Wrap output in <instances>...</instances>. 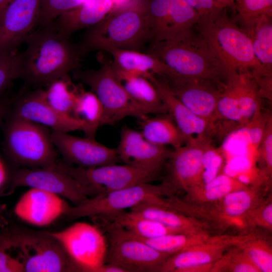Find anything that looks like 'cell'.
<instances>
[{
  "mask_svg": "<svg viewBox=\"0 0 272 272\" xmlns=\"http://www.w3.org/2000/svg\"><path fill=\"white\" fill-rule=\"evenodd\" d=\"M212 140V138L208 136L192 138L184 145L173 149L168 161L169 174L165 181L175 192L178 190L186 192L202 185V155Z\"/></svg>",
  "mask_w": 272,
  "mask_h": 272,
  "instance_id": "5bb4252c",
  "label": "cell"
},
{
  "mask_svg": "<svg viewBox=\"0 0 272 272\" xmlns=\"http://www.w3.org/2000/svg\"><path fill=\"white\" fill-rule=\"evenodd\" d=\"M50 233L62 244L77 271L98 272L105 263L108 244L105 235L97 225L77 222Z\"/></svg>",
  "mask_w": 272,
  "mask_h": 272,
  "instance_id": "8fae6325",
  "label": "cell"
},
{
  "mask_svg": "<svg viewBox=\"0 0 272 272\" xmlns=\"http://www.w3.org/2000/svg\"><path fill=\"white\" fill-rule=\"evenodd\" d=\"M233 8L236 11L235 21L247 32L260 16H272V0H236Z\"/></svg>",
  "mask_w": 272,
  "mask_h": 272,
  "instance_id": "74e56055",
  "label": "cell"
},
{
  "mask_svg": "<svg viewBox=\"0 0 272 272\" xmlns=\"http://www.w3.org/2000/svg\"><path fill=\"white\" fill-rule=\"evenodd\" d=\"M197 11L199 15V21L211 19L222 10H219L216 8L214 0H198Z\"/></svg>",
  "mask_w": 272,
  "mask_h": 272,
  "instance_id": "c3c4849f",
  "label": "cell"
},
{
  "mask_svg": "<svg viewBox=\"0 0 272 272\" xmlns=\"http://www.w3.org/2000/svg\"><path fill=\"white\" fill-rule=\"evenodd\" d=\"M260 188L250 186L233 191L216 201L206 203V207L212 212L225 216L246 215L262 202Z\"/></svg>",
  "mask_w": 272,
  "mask_h": 272,
  "instance_id": "4316f807",
  "label": "cell"
},
{
  "mask_svg": "<svg viewBox=\"0 0 272 272\" xmlns=\"http://www.w3.org/2000/svg\"><path fill=\"white\" fill-rule=\"evenodd\" d=\"M94 219L107 235L106 263L118 265L126 272L160 271L171 255L157 250L120 227L98 217Z\"/></svg>",
  "mask_w": 272,
  "mask_h": 272,
  "instance_id": "ba28073f",
  "label": "cell"
},
{
  "mask_svg": "<svg viewBox=\"0 0 272 272\" xmlns=\"http://www.w3.org/2000/svg\"><path fill=\"white\" fill-rule=\"evenodd\" d=\"M96 217L120 227L142 239H153L168 234L187 233L167 226L130 210L129 212L124 210Z\"/></svg>",
  "mask_w": 272,
  "mask_h": 272,
  "instance_id": "cb8c5ba5",
  "label": "cell"
},
{
  "mask_svg": "<svg viewBox=\"0 0 272 272\" xmlns=\"http://www.w3.org/2000/svg\"><path fill=\"white\" fill-rule=\"evenodd\" d=\"M242 126L261 109L262 98L257 84L249 71L232 72Z\"/></svg>",
  "mask_w": 272,
  "mask_h": 272,
  "instance_id": "83f0119b",
  "label": "cell"
},
{
  "mask_svg": "<svg viewBox=\"0 0 272 272\" xmlns=\"http://www.w3.org/2000/svg\"><path fill=\"white\" fill-rule=\"evenodd\" d=\"M48 127L11 115L5 127L4 148L9 158L24 168H53L57 153Z\"/></svg>",
  "mask_w": 272,
  "mask_h": 272,
  "instance_id": "5b68a950",
  "label": "cell"
},
{
  "mask_svg": "<svg viewBox=\"0 0 272 272\" xmlns=\"http://www.w3.org/2000/svg\"><path fill=\"white\" fill-rule=\"evenodd\" d=\"M226 10L211 19L198 21L196 26L227 74L245 71L255 74L268 70L256 58L247 33L230 18Z\"/></svg>",
  "mask_w": 272,
  "mask_h": 272,
  "instance_id": "277c9868",
  "label": "cell"
},
{
  "mask_svg": "<svg viewBox=\"0 0 272 272\" xmlns=\"http://www.w3.org/2000/svg\"><path fill=\"white\" fill-rule=\"evenodd\" d=\"M225 161V155L220 147L215 148L212 143L207 146L202 158L203 169L202 185L211 181L223 172Z\"/></svg>",
  "mask_w": 272,
  "mask_h": 272,
  "instance_id": "b9f144b4",
  "label": "cell"
},
{
  "mask_svg": "<svg viewBox=\"0 0 272 272\" xmlns=\"http://www.w3.org/2000/svg\"><path fill=\"white\" fill-rule=\"evenodd\" d=\"M55 167L86 187L91 197L139 184L151 183L160 176V174L125 164L85 168L58 162Z\"/></svg>",
  "mask_w": 272,
  "mask_h": 272,
  "instance_id": "30bf717a",
  "label": "cell"
},
{
  "mask_svg": "<svg viewBox=\"0 0 272 272\" xmlns=\"http://www.w3.org/2000/svg\"><path fill=\"white\" fill-rule=\"evenodd\" d=\"M41 0H12L0 16V52L14 51L37 25Z\"/></svg>",
  "mask_w": 272,
  "mask_h": 272,
  "instance_id": "e0dca14e",
  "label": "cell"
},
{
  "mask_svg": "<svg viewBox=\"0 0 272 272\" xmlns=\"http://www.w3.org/2000/svg\"><path fill=\"white\" fill-rule=\"evenodd\" d=\"M174 192L164 181L161 184L144 183L86 199L81 204L70 206L64 214L70 220L85 217L104 216L130 209L143 202L172 195Z\"/></svg>",
  "mask_w": 272,
  "mask_h": 272,
  "instance_id": "9c48e42d",
  "label": "cell"
},
{
  "mask_svg": "<svg viewBox=\"0 0 272 272\" xmlns=\"http://www.w3.org/2000/svg\"><path fill=\"white\" fill-rule=\"evenodd\" d=\"M7 178V172L5 167L0 159V188L4 184Z\"/></svg>",
  "mask_w": 272,
  "mask_h": 272,
  "instance_id": "db71d44e",
  "label": "cell"
},
{
  "mask_svg": "<svg viewBox=\"0 0 272 272\" xmlns=\"http://www.w3.org/2000/svg\"><path fill=\"white\" fill-rule=\"evenodd\" d=\"M113 58L112 64L121 81L134 76L153 74L166 78L178 75L155 55L139 50L117 49L109 51Z\"/></svg>",
  "mask_w": 272,
  "mask_h": 272,
  "instance_id": "7402d4cb",
  "label": "cell"
},
{
  "mask_svg": "<svg viewBox=\"0 0 272 272\" xmlns=\"http://www.w3.org/2000/svg\"><path fill=\"white\" fill-rule=\"evenodd\" d=\"M255 158L248 156H236L226 159L223 173L236 178L255 166Z\"/></svg>",
  "mask_w": 272,
  "mask_h": 272,
  "instance_id": "ee69618b",
  "label": "cell"
},
{
  "mask_svg": "<svg viewBox=\"0 0 272 272\" xmlns=\"http://www.w3.org/2000/svg\"><path fill=\"white\" fill-rule=\"evenodd\" d=\"M148 53L179 76L225 82L227 72L205 40L194 28L175 38L150 44Z\"/></svg>",
  "mask_w": 272,
  "mask_h": 272,
  "instance_id": "7a4b0ae2",
  "label": "cell"
},
{
  "mask_svg": "<svg viewBox=\"0 0 272 272\" xmlns=\"http://www.w3.org/2000/svg\"><path fill=\"white\" fill-rule=\"evenodd\" d=\"M211 236L207 231H202L171 234L149 239L138 238L159 251L172 255L206 242Z\"/></svg>",
  "mask_w": 272,
  "mask_h": 272,
  "instance_id": "d6a6232c",
  "label": "cell"
},
{
  "mask_svg": "<svg viewBox=\"0 0 272 272\" xmlns=\"http://www.w3.org/2000/svg\"><path fill=\"white\" fill-rule=\"evenodd\" d=\"M229 250L213 263L211 271L260 272L238 247H233Z\"/></svg>",
  "mask_w": 272,
  "mask_h": 272,
  "instance_id": "f35d334b",
  "label": "cell"
},
{
  "mask_svg": "<svg viewBox=\"0 0 272 272\" xmlns=\"http://www.w3.org/2000/svg\"><path fill=\"white\" fill-rule=\"evenodd\" d=\"M72 116L84 124L85 137L95 139L98 127L103 125L104 111L100 100L92 91L80 87Z\"/></svg>",
  "mask_w": 272,
  "mask_h": 272,
  "instance_id": "f1b7e54d",
  "label": "cell"
},
{
  "mask_svg": "<svg viewBox=\"0 0 272 272\" xmlns=\"http://www.w3.org/2000/svg\"><path fill=\"white\" fill-rule=\"evenodd\" d=\"M122 81L130 97L151 114L168 113L156 88L145 76H131Z\"/></svg>",
  "mask_w": 272,
  "mask_h": 272,
  "instance_id": "4dcf8cb0",
  "label": "cell"
},
{
  "mask_svg": "<svg viewBox=\"0 0 272 272\" xmlns=\"http://www.w3.org/2000/svg\"><path fill=\"white\" fill-rule=\"evenodd\" d=\"M87 0H41L37 25L40 28L53 23L60 14L78 7Z\"/></svg>",
  "mask_w": 272,
  "mask_h": 272,
  "instance_id": "60d3db41",
  "label": "cell"
},
{
  "mask_svg": "<svg viewBox=\"0 0 272 272\" xmlns=\"http://www.w3.org/2000/svg\"><path fill=\"white\" fill-rule=\"evenodd\" d=\"M150 40L145 5H135L105 17L89 28L78 45L82 55L93 50L117 49L140 51Z\"/></svg>",
  "mask_w": 272,
  "mask_h": 272,
  "instance_id": "3957f363",
  "label": "cell"
},
{
  "mask_svg": "<svg viewBox=\"0 0 272 272\" xmlns=\"http://www.w3.org/2000/svg\"><path fill=\"white\" fill-rule=\"evenodd\" d=\"M244 237L245 235L211 236L206 242L171 255L160 271L180 272L187 267L214 263L230 248L238 246Z\"/></svg>",
  "mask_w": 272,
  "mask_h": 272,
  "instance_id": "ffe728a7",
  "label": "cell"
},
{
  "mask_svg": "<svg viewBox=\"0 0 272 272\" xmlns=\"http://www.w3.org/2000/svg\"><path fill=\"white\" fill-rule=\"evenodd\" d=\"M145 76L154 85L168 113L188 139L202 136L212 138L217 134V127L188 109L173 93L166 80H161L153 74H148Z\"/></svg>",
  "mask_w": 272,
  "mask_h": 272,
  "instance_id": "44dd1931",
  "label": "cell"
},
{
  "mask_svg": "<svg viewBox=\"0 0 272 272\" xmlns=\"http://www.w3.org/2000/svg\"><path fill=\"white\" fill-rule=\"evenodd\" d=\"M79 89L68 75L52 82L43 91L45 98L51 106L62 114L72 115Z\"/></svg>",
  "mask_w": 272,
  "mask_h": 272,
  "instance_id": "836d02e7",
  "label": "cell"
},
{
  "mask_svg": "<svg viewBox=\"0 0 272 272\" xmlns=\"http://www.w3.org/2000/svg\"><path fill=\"white\" fill-rule=\"evenodd\" d=\"M261 165L260 170L268 178L272 173V115L270 114L262 137L258 146L255 162Z\"/></svg>",
  "mask_w": 272,
  "mask_h": 272,
  "instance_id": "7bdbcfd3",
  "label": "cell"
},
{
  "mask_svg": "<svg viewBox=\"0 0 272 272\" xmlns=\"http://www.w3.org/2000/svg\"><path fill=\"white\" fill-rule=\"evenodd\" d=\"M98 272H126L121 267L110 263L105 262L98 269Z\"/></svg>",
  "mask_w": 272,
  "mask_h": 272,
  "instance_id": "f907efd6",
  "label": "cell"
},
{
  "mask_svg": "<svg viewBox=\"0 0 272 272\" xmlns=\"http://www.w3.org/2000/svg\"><path fill=\"white\" fill-rule=\"evenodd\" d=\"M216 8L223 10L229 8H233L236 0H214Z\"/></svg>",
  "mask_w": 272,
  "mask_h": 272,
  "instance_id": "816d5d0a",
  "label": "cell"
},
{
  "mask_svg": "<svg viewBox=\"0 0 272 272\" xmlns=\"http://www.w3.org/2000/svg\"><path fill=\"white\" fill-rule=\"evenodd\" d=\"M2 208H0V229L4 225L5 222V218L3 215V213L2 212Z\"/></svg>",
  "mask_w": 272,
  "mask_h": 272,
  "instance_id": "6f0895ef",
  "label": "cell"
},
{
  "mask_svg": "<svg viewBox=\"0 0 272 272\" xmlns=\"http://www.w3.org/2000/svg\"><path fill=\"white\" fill-rule=\"evenodd\" d=\"M10 103L9 100L4 98H0V124L1 122L8 112Z\"/></svg>",
  "mask_w": 272,
  "mask_h": 272,
  "instance_id": "f5cc1de1",
  "label": "cell"
},
{
  "mask_svg": "<svg viewBox=\"0 0 272 272\" xmlns=\"http://www.w3.org/2000/svg\"><path fill=\"white\" fill-rule=\"evenodd\" d=\"M246 32L258 61L264 67L272 70V16H260Z\"/></svg>",
  "mask_w": 272,
  "mask_h": 272,
  "instance_id": "1f68e13d",
  "label": "cell"
},
{
  "mask_svg": "<svg viewBox=\"0 0 272 272\" xmlns=\"http://www.w3.org/2000/svg\"><path fill=\"white\" fill-rule=\"evenodd\" d=\"M199 19L197 10L186 0H170L169 23L165 40L175 38L192 29Z\"/></svg>",
  "mask_w": 272,
  "mask_h": 272,
  "instance_id": "e575fe53",
  "label": "cell"
},
{
  "mask_svg": "<svg viewBox=\"0 0 272 272\" xmlns=\"http://www.w3.org/2000/svg\"><path fill=\"white\" fill-rule=\"evenodd\" d=\"M70 206L61 197L36 188L25 192L15 205L17 216L37 227L50 225L64 215Z\"/></svg>",
  "mask_w": 272,
  "mask_h": 272,
  "instance_id": "d6986e66",
  "label": "cell"
},
{
  "mask_svg": "<svg viewBox=\"0 0 272 272\" xmlns=\"http://www.w3.org/2000/svg\"><path fill=\"white\" fill-rule=\"evenodd\" d=\"M198 12V0H186Z\"/></svg>",
  "mask_w": 272,
  "mask_h": 272,
  "instance_id": "9f6ffc18",
  "label": "cell"
},
{
  "mask_svg": "<svg viewBox=\"0 0 272 272\" xmlns=\"http://www.w3.org/2000/svg\"><path fill=\"white\" fill-rule=\"evenodd\" d=\"M12 0H0V16Z\"/></svg>",
  "mask_w": 272,
  "mask_h": 272,
  "instance_id": "11a10c76",
  "label": "cell"
},
{
  "mask_svg": "<svg viewBox=\"0 0 272 272\" xmlns=\"http://www.w3.org/2000/svg\"><path fill=\"white\" fill-rule=\"evenodd\" d=\"M166 79L170 89L178 99L196 115L218 128L217 106L225 82L181 76Z\"/></svg>",
  "mask_w": 272,
  "mask_h": 272,
  "instance_id": "4fadbf2b",
  "label": "cell"
},
{
  "mask_svg": "<svg viewBox=\"0 0 272 272\" xmlns=\"http://www.w3.org/2000/svg\"><path fill=\"white\" fill-rule=\"evenodd\" d=\"M213 263H208L187 267L182 269L180 272H208L211 271Z\"/></svg>",
  "mask_w": 272,
  "mask_h": 272,
  "instance_id": "681fc988",
  "label": "cell"
},
{
  "mask_svg": "<svg viewBox=\"0 0 272 272\" xmlns=\"http://www.w3.org/2000/svg\"><path fill=\"white\" fill-rule=\"evenodd\" d=\"M236 247L246 254L260 272L272 271L271 248L265 240L249 234Z\"/></svg>",
  "mask_w": 272,
  "mask_h": 272,
  "instance_id": "8d00e7d4",
  "label": "cell"
},
{
  "mask_svg": "<svg viewBox=\"0 0 272 272\" xmlns=\"http://www.w3.org/2000/svg\"><path fill=\"white\" fill-rule=\"evenodd\" d=\"M252 76L257 84L261 98L266 99L271 103L272 72L262 73Z\"/></svg>",
  "mask_w": 272,
  "mask_h": 272,
  "instance_id": "7dc6e473",
  "label": "cell"
},
{
  "mask_svg": "<svg viewBox=\"0 0 272 272\" xmlns=\"http://www.w3.org/2000/svg\"><path fill=\"white\" fill-rule=\"evenodd\" d=\"M145 5L151 43L165 40L169 23L170 0H148Z\"/></svg>",
  "mask_w": 272,
  "mask_h": 272,
  "instance_id": "d590c367",
  "label": "cell"
},
{
  "mask_svg": "<svg viewBox=\"0 0 272 272\" xmlns=\"http://www.w3.org/2000/svg\"><path fill=\"white\" fill-rule=\"evenodd\" d=\"M5 236L0 238V272H24L21 262L12 253Z\"/></svg>",
  "mask_w": 272,
  "mask_h": 272,
  "instance_id": "bcb514c9",
  "label": "cell"
},
{
  "mask_svg": "<svg viewBox=\"0 0 272 272\" xmlns=\"http://www.w3.org/2000/svg\"><path fill=\"white\" fill-rule=\"evenodd\" d=\"M129 210L146 218L184 232L207 231L206 229L210 227L206 222L169 208L152 203L143 202Z\"/></svg>",
  "mask_w": 272,
  "mask_h": 272,
  "instance_id": "484cf974",
  "label": "cell"
},
{
  "mask_svg": "<svg viewBox=\"0 0 272 272\" xmlns=\"http://www.w3.org/2000/svg\"><path fill=\"white\" fill-rule=\"evenodd\" d=\"M74 76L88 85L100 100L104 111L103 125H113L129 116L141 120L151 114L128 94L112 64L104 63L95 70L77 69Z\"/></svg>",
  "mask_w": 272,
  "mask_h": 272,
  "instance_id": "8992f818",
  "label": "cell"
},
{
  "mask_svg": "<svg viewBox=\"0 0 272 272\" xmlns=\"http://www.w3.org/2000/svg\"><path fill=\"white\" fill-rule=\"evenodd\" d=\"M113 0H87L60 14L53 23L55 28L70 37L74 32L91 28L102 21L110 12Z\"/></svg>",
  "mask_w": 272,
  "mask_h": 272,
  "instance_id": "603a6c76",
  "label": "cell"
},
{
  "mask_svg": "<svg viewBox=\"0 0 272 272\" xmlns=\"http://www.w3.org/2000/svg\"><path fill=\"white\" fill-rule=\"evenodd\" d=\"M9 235L24 271H77L62 244L50 232L17 229Z\"/></svg>",
  "mask_w": 272,
  "mask_h": 272,
  "instance_id": "52a82bcc",
  "label": "cell"
},
{
  "mask_svg": "<svg viewBox=\"0 0 272 272\" xmlns=\"http://www.w3.org/2000/svg\"><path fill=\"white\" fill-rule=\"evenodd\" d=\"M247 216L252 226H260L271 230V200L262 202L256 208L249 211Z\"/></svg>",
  "mask_w": 272,
  "mask_h": 272,
  "instance_id": "f6af8a7d",
  "label": "cell"
},
{
  "mask_svg": "<svg viewBox=\"0 0 272 272\" xmlns=\"http://www.w3.org/2000/svg\"><path fill=\"white\" fill-rule=\"evenodd\" d=\"M51 137L55 148L68 164L91 168L117 164L120 161L116 149L107 147L95 139L78 137L53 130Z\"/></svg>",
  "mask_w": 272,
  "mask_h": 272,
  "instance_id": "9a60e30c",
  "label": "cell"
},
{
  "mask_svg": "<svg viewBox=\"0 0 272 272\" xmlns=\"http://www.w3.org/2000/svg\"><path fill=\"white\" fill-rule=\"evenodd\" d=\"M58 32L53 23L32 32L21 53L22 78L34 86H48L78 69L82 57L78 45Z\"/></svg>",
  "mask_w": 272,
  "mask_h": 272,
  "instance_id": "6da1fadb",
  "label": "cell"
},
{
  "mask_svg": "<svg viewBox=\"0 0 272 272\" xmlns=\"http://www.w3.org/2000/svg\"><path fill=\"white\" fill-rule=\"evenodd\" d=\"M12 115L42 125L53 130L69 132L82 130L84 124L72 115L62 114L46 100L43 89L27 92L16 101Z\"/></svg>",
  "mask_w": 272,
  "mask_h": 272,
  "instance_id": "ac0fdd59",
  "label": "cell"
},
{
  "mask_svg": "<svg viewBox=\"0 0 272 272\" xmlns=\"http://www.w3.org/2000/svg\"><path fill=\"white\" fill-rule=\"evenodd\" d=\"M14 187L36 188L55 194L77 206L91 197L89 189L67 173L53 168H23L12 176Z\"/></svg>",
  "mask_w": 272,
  "mask_h": 272,
  "instance_id": "7c38bea8",
  "label": "cell"
},
{
  "mask_svg": "<svg viewBox=\"0 0 272 272\" xmlns=\"http://www.w3.org/2000/svg\"><path fill=\"white\" fill-rule=\"evenodd\" d=\"M248 186L222 172L208 183L187 190L186 201L195 204L213 202L233 191Z\"/></svg>",
  "mask_w": 272,
  "mask_h": 272,
  "instance_id": "f546056e",
  "label": "cell"
},
{
  "mask_svg": "<svg viewBox=\"0 0 272 272\" xmlns=\"http://www.w3.org/2000/svg\"><path fill=\"white\" fill-rule=\"evenodd\" d=\"M141 133L144 138L154 144L171 146L174 149L184 145L189 140L181 132L169 114L148 116L141 119Z\"/></svg>",
  "mask_w": 272,
  "mask_h": 272,
  "instance_id": "d4e9b609",
  "label": "cell"
},
{
  "mask_svg": "<svg viewBox=\"0 0 272 272\" xmlns=\"http://www.w3.org/2000/svg\"><path fill=\"white\" fill-rule=\"evenodd\" d=\"M21 53L0 52V94L15 80L22 78Z\"/></svg>",
  "mask_w": 272,
  "mask_h": 272,
  "instance_id": "ab89813d",
  "label": "cell"
},
{
  "mask_svg": "<svg viewBox=\"0 0 272 272\" xmlns=\"http://www.w3.org/2000/svg\"><path fill=\"white\" fill-rule=\"evenodd\" d=\"M116 149L119 160L124 164L160 174L173 151L167 146L150 143L141 132L126 125L121 129Z\"/></svg>",
  "mask_w": 272,
  "mask_h": 272,
  "instance_id": "2e32d148",
  "label": "cell"
}]
</instances>
